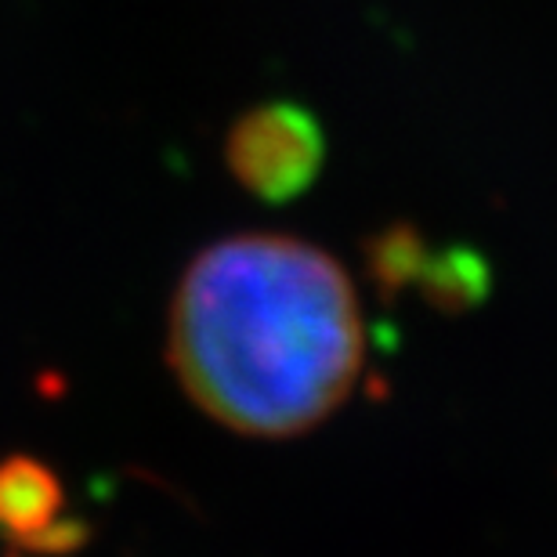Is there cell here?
<instances>
[{
	"instance_id": "obj_1",
	"label": "cell",
	"mask_w": 557,
	"mask_h": 557,
	"mask_svg": "<svg viewBox=\"0 0 557 557\" xmlns=\"http://www.w3.org/2000/svg\"><path fill=\"white\" fill-rule=\"evenodd\" d=\"M166 359L210 420L250 438H294L337 413L359 384L362 308L326 250L236 236L188 264Z\"/></svg>"
},
{
	"instance_id": "obj_2",
	"label": "cell",
	"mask_w": 557,
	"mask_h": 557,
	"mask_svg": "<svg viewBox=\"0 0 557 557\" xmlns=\"http://www.w3.org/2000/svg\"><path fill=\"white\" fill-rule=\"evenodd\" d=\"M225 160L247 193L283 203L315 182L326 160V138L315 116L294 102H269L236 120Z\"/></svg>"
},
{
	"instance_id": "obj_3",
	"label": "cell",
	"mask_w": 557,
	"mask_h": 557,
	"mask_svg": "<svg viewBox=\"0 0 557 557\" xmlns=\"http://www.w3.org/2000/svg\"><path fill=\"white\" fill-rule=\"evenodd\" d=\"M62 504V485L48 467L26 456L0 463V529L22 547H70V529L59 521Z\"/></svg>"
}]
</instances>
